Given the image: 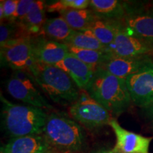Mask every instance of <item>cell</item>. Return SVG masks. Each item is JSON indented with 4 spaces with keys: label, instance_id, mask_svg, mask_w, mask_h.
I'll return each mask as SVG.
<instances>
[{
    "label": "cell",
    "instance_id": "obj_1",
    "mask_svg": "<svg viewBox=\"0 0 153 153\" xmlns=\"http://www.w3.org/2000/svg\"><path fill=\"white\" fill-rule=\"evenodd\" d=\"M43 135L53 153H81L87 146L82 126L64 113L48 115Z\"/></svg>",
    "mask_w": 153,
    "mask_h": 153
},
{
    "label": "cell",
    "instance_id": "obj_2",
    "mask_svg": "<svg viewBox=\"0 0 153 153\" xmlns=\"http://www.w3.org/2000/svg\"><path fill=\"white\" fill-rule=\"evenodd\" d=\"M86 92L112 116L122 114L133 104L126 79L113 75L100 67L95 70Z\"/></svg>",
    "mask_w": 153,
    "mask_h": 153
},
{
    "label": "cell",
    "instance_id": "obj_3",
    "mask_svg": "<svg viewBox=\"0 0 153 153\" xmlns=\"http://www.w3.org/2000/svg\"><path fill=\"white\" fill-rule=\"evenodd\" d=\"M2 103L1 125L11 138L43 135L48 118L45 110L29 105L14 104L0 94Z\"/></svg>",
    "mask_w": 153,
    "mask_h": 153
},
{
    "label": "cell",
    "instance_id": "obj_4",
    "mask_svg": "<svg viewBox=\"0 0 153 153\" xmlns=\"http://www.w3.org/2000/svg\"><path fill=\"white\" fill-rule=\"evenodd\" d=\"M28 72L53 102L67 106L79 98V88L65 72L57 67L36 62Z\"/></svg>",
    "mask_w": 153,
    "mask_h": 153
},
{
    "label": "cell",
    "instance_id": "obj_5",
    "mask_svg": "<svg viewBox=\"0 0 153 153\" xmlns=\"http://www.w3.org/2000/svg\"><path fill=\"white\" fill-rule=\"evenodd\" d=\"M68 112L74 120L89 131L109 126L113 118L111 113L86 91L80 92L77 100L69 107Z\"/></svg>",
    "mask_w": 153,
    "mask_h": 153
},
{
    "label": "cell",
    "instance_id": "obj_6",
    "mask_svg": "<svg viewBox=\"0 0 153 153\" xmlns=\"http://www.w3.org/2000/svg\"><path fill=\"white\" fill-rule=\"evenodd\" d=\"M33 77L28 71L14 70L6 84L7 92L13 98L18 99L29 106L44 110L53 106L36 86Z\"/></svg>",
    "mask_w": 153,
    "mask_h": 153
},
{
    "label": "cell",
    "instance_id": "obj_7",
    "mask_svg": "<svg viewBox=\"0 0 153 153\" xmlns=\"http://www.w3.org/2000/svg\"><path fill=\"white\" fill-rule=\"evenodd\" d=\"M1 61L14 71H29L36 63L31 37L17 38L1 45Z\"/></svg>",
    "mask_w": 153,
    "mask_h": 153
},
{
    "label": "cell",
    "instance_id": "obj_8",
    "mask_svg": "<svg viewBox=\"0 0 153 153\" xmlns=\"http://www.w3.org/2000/svg\"><path fill=\"white\" fill-rule=\"evenodd\" d=\"M126 81L134 105L145 109L153 104V59Z\"/></svg>",
    "mask_w": 153,
    "mask_h": 153
},
{
    "label": "cell",
    "instance_id": "obj_9",
    "mask_svg": "<svg viewBox=\"0 0 153 153\" xmlns=\"http://www.w3.org/2000/svg\"><path fill=\"white\" fill-rule=\"evenodd\" d=\"M106 51L120 57L153 55V43L131 33L122 24L114 43Z\"/></svg>",
    "mask_w": 153,
    "mask_h": 153
},
{
    "label": "cell",
    "instance_id": "obj_10",
    "mask_svg": "<svg viewBox=\"0 0 153 153\" xmlns=\"http://www.w3.org/2000/svg\"><path fill=\"white\" fill-rule=\"evenodd\" d=\"M109 126L116 136V144L113 150L120 153H150L149 148L153 137H145L128 131L114 118Z\"/></svg>",
    "mask_w": 153,
    "mask_h": 153
},
{
    "label": "cell",
    "instance_id": "obj_11",
    "mask_svg": "<svg viewBox=\"0 0 153 153\" xmlns=\"http://www.w3.org/2000/svg\"><path fill=\"white\" fill-rule=\"evenodd\" d=\"M153 59V55H140L135 57H120L110 53L109 56L100 68L110 74L126 79L146 65Z\"/></svg>",
    "mask_w": 153,
    "mask_h": 153
},
{
    "label": "cell",
    "instance_id": "obj_12",
    "mask_svg": "<svg viewBox=\"0 0 153 153\" xmlns=\"http://www.w3.org/2000/svg\"><path fill=\"white\" fill-rule=\"evenodd\" d=\"M32 44L36 62L48 65H56L70 53L66 44L43 37L32 40Z\"/></svg>",
    "mask_w": 153,
    "mask_h": 153
},
{
    "label": "cell",
    "instance_id": "obj_13",
    "mask_svg": "<svg viewBox=\"0 0 153 153\" xmlns=\"http://www.w3.org/2000/svg\"><path fill=\"white\" fill-rule=\"evenodd\" d=\"M122 22L131 33L153 43V8L128 11Z\"/></svg>",
    "mask_w": 153,
    "mask_h": 153
},
{
    "label": "cell",
    "instance_id": "obj_14",
    "mask_svg": "<svg viewBox=\"0 0 153 153\" xmlns=\"http://www.w3.org/2000/svg\"><path fill=\"white\" fill-rule=\"evenodd\" d=\"M72 78L79 90L86 91L90 85L95 70L69 53L65 58L56 65Z\"/></svg>",
    "mask_w": 153,
    "mask_h": 153
},
{
    "label": "cell",
    "instance_id": "obj_15",
    "mask_svg": "<svg viewBox=\"0 0 153 153\" xmlns=\"http://www.w3.org/2000/svg\"><path fill=\"white\" fill-rule=\"evenodd\" d=\"M52 152L43 135H30L11 138L1 147L0 153H48Z\"/></svg>",
    "mask_w": 153,
    "mask_h": 153
},
{
    "label": "cell",
    "instance_id": "obj_16",
    "mask_svg": "<svg viewBox=\"0 0 153 153\" xmlns=\"http://www.w3.org/2000/svg\"><path fill=\"white\" fill-rule=\"evenodd\" d=\"M89 8L99 19L122 22L127 14L125 4L117 0H91Z\"/></svg>",
    "mask_w": 153,
    "mask_h": 153
},
{
    "label": "cell",
    "instance_id": "obj_17",
    "mask_svg": "<svg viewBox=\"0 0 153 153\" xmlns=\"http://www.w3.org/2000/svg\"><path fill=\"white\" fill-rule=\"evenodd\" d=\"M46 11L47 4L45 1H35L30 12L19 24L28 36H41L43 25L46 21Z\"/></svg>",
    "mask_w": 153,
    "mask_h": 153
},
{
    "label": "cell",
    "instance_id": "obj_18",
    "mask_svg": "<svg viewBox=\"0 0 153 153\" xmlns=\"http://www.w3.org/2000/svg\"><path fill=\"white\" fill-rule=\"evenodd\" d=\"M122 22L97 18L87 28L104 46L108 48L114 43Z\"/></svg>",
    "mask_w": 153,
    "mask_h": 153
},
{
    "label": "cell",
    "instance_id": "obj_19",
    "mask_svg": "<svg viewBox=\"0 0 153 153\" xmlns=\"http://www.w3.org/2000/svg\"><path fill=\"white\" fill-rule=\"evenodd\" d=\"M75 32L62 16L46 19L43 25L41 36L53 41L65 44Z\"/></svg>",
    "mask_w": 153,
    "mask_h": 153
},
{
    "label": "cell",
    "instance_id": "obj_20",
    "mask_svg": "<svg viewBox=\"0 0 153 153\" xmlns=\"http://www.w3.org/2000/svg\"><path fill=\"white\" fill-rule=\"evenodd\" d=\"M60 14L75 31H83L87 29L98 18L90 9H72Z\"/></svg>",
    "mask_w": 153,
    "mask_h": 153
},
{
    "label": "cell",
    "instance_id": "obj_21",
    "mask_svg": "<svg viewBox=\"0 0 153 153\" xmlns=\"http://www.w3.org/2000/svg\"><path fill=\"white\" fill-rule=\"evenodd\" d=\"M67 46L70 54L74 55L94 70L102 65L110 55V53L106 51L81 49L68 45H67Z\"/></svg>",
    "mask_w": 153,
    "mask_h": 153
},
{
    "label": "cell",
    "instance_id": "obj_22",
    "mask_svg": "<svg viewBox=\"0 0 153 153\" xmlns=\"http://www.w3.org/2000/svg\"><path fill=\"white\" fill-rule=\"evenodd\" d=\"M65 44L81 49L96 51H106V49L88 29L83 31H75Z\"/></svg>",
    "mask_w": 153,
    "mask_h": 153
},
{
    "label": "cell",
    "instance_id": "obj_23",
    "mask_svg": "<svg viewBox=\"0 0 153 153\" xmlns=\"http://www.w3.org/2000/svg\"><path fill=\"white\" fill-rule=\"evenodd\" d=\"M28 36L22 26L14 22L4 21L0 26V45L23 37ZM30 37V36H29Z\"/></svg>",
    "mask_w": 153,
    "mask_h": 153
},
{
    "label": "cell",
    "instance_id": "obj_24",
    "mask_svg": "<svg viewBox=\"0 0 153 153\" xmlns=\"http://www.w3.org/2000/svg\"><path fill=\"white\" fill-rule=\"evenodd\" d=\"M90 1L89 0H59L47 4L48 12H58L72 10V9H88Z\"/></svg>",
    "mask_w": 153,
    "mask_h": 153
},
{
    "label": "cell",
    "instance_id": "obj_25",
    "mask_svg": "<svg viewBox=\"0 0 153 153\" xmlns=\"http://www.w3.org/2000/svg\"><path fill=\"white\" fill-rule=\"evenodd\" d=\"M34 2L35 1L33 0H19L16 12L9 22L20 24L30 12Z\"/></svg>",
    "mask_w": 153,
    "mask_h": 153
},
{
    "label": "cell",
    "instance_id": "obj_26",
    "mask_svg": "<svg viewBox=\"0 0 153 153\" xmlns=\"http://www.w3.org/2000/svg\"><path fill=\"white\" fill-rule=\"evenodd\" d=\"M19 0H4L1 1L4 8L3 21H9L16 12Z\"/></svg>",
    "mask_w": 153,
    "mask_h": 153
},
{
    "label": "cell",
    "instance_id": "obj_27",
    "mask_svg": "<svg viewBox=\"0 0 153 153\" xmlns=\"http://www.w3.org/2000/svg\"><path fill=\"white\" fill-rule=\"evenodd\" d=\"M94 153H120L119 152H117V151H115L113 150V149H100V150H97V152Z\"/></svg>",
    "mask_w": 153,
    "mask_h": 153
},
{
    "label": "cell",
    "instance_id": "obj_28",
    "mask_svg": "<svg viewBox=\"0 0 153 153\" xmlns=\"http://www.w3.org/2000/svg\"><path fill=\"white\" fill-rule=\"evenodd\" d=\"M145 111H146V114L148 115L150 118L153 117V104L151 105L150 106H149L148 108H145Z\"/></svg>",
    "mask_w": 153,
    "mask_h": 153
},
{
    "label": "cell",
    "instance_id": "obj_29",
    "mask_svg": "<svg viewBox=\"0 0 153 153\" xmlns=\"http://www.w3.org/2000/svg\"><path fill=\"white\" fill-rule=\"evenodd\" d=\"M4 19V8H3V4L0 1V19H1V22H2Z\"/></svg>",
    "mask_w": 153,
    "mask_h": 153
},
{
    "label": "cell",
    "instance_id": "obj_30",
    "mask_svg": "<svg viewBox=\"0 0 153 153\" xmlns=\"http://www.w3.org/2000/svg\"><path fill=\"white\" fill-rule=\"evenodd\" d=\"M152 118V130H153V117L151 118Z\"/></svg>",
    "mask_w": 153,
    "mask_h": 153
},
{
    "label": "cell",
    "instance_id": "obj_31",
    "mask_svg": "<svg viewBox=\"0 0 153 153\" xmlns=\"http://www.w3.org/2000/svg\"><path fill=\"white\" fill-rule=\"evenodd\" d=\"M48 153H53V152H48Z\"/></svg>",
    "mask_w": 153,
    "mask_h": 153
},
{
    "label": "cell",
    "instance_id": "obj_32",
    "mask_svg": "<svg viewBox=\"0 0 153 153\" xmlns=\"http://www.w3.org/2000/svg\"></svg>",
    "mask_w": 153,
    "mask_h": 153
}]
</instances>
